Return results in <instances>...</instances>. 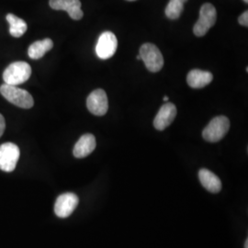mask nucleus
Instances as JSON below:
<instances>
[{"mask_svg":"<svg viewBox=\"0 0 248 248\" xmlns=\"http://www.w3.org/2000/svg\"><path fill=\"white\" fill-rule=\"evenodd\" d=\"M177 116V108L173 104L168 102L160 108L158 113L154 120V126L158 131H164L174 122Z\"/></svg>","mask_w":248,"mask_h":248,"instance_id":"10","label":"nucleus"},{"mask_svg":"<svg viewBox=\"0 0 248 248\" xmlns=\"http://www.w3.org/2000/svg\"><path fill=\"white\" fill-rule=\"evenodd\" d=\"M79 202L78 197L68 192L59 196L54 204V213L59 218H67L76 210Z\"/></svg>","mask_w":248,"mask_h":248,"instance_id":"7","label":"nucleus"},{"mask_svg":"<svg viewBox=\"0 0 248 248\" xmlns=\"http://www.w3.org/2000/svg\"><path fill=\"white\" fill-rule=\"evenodd\" d=\"M146 68L150 72H159L164 66V58L159 49L153 44H144L140 48V54Z\"/></svg>","mask_w":248,"mask_h":248,"instance_id":"5","label":"nucleus"},{"mask_svg":"<svg viewBox=\"0 0 248 248\" xmlns=\"http://www.w3.org/2000/svg\"><path fill=\"white\" fill-rule=\"evenodd\" d=\"M127 1H135V0H127Z\"/></svg>","mask_w":248,"mask_h":248,"instance_id":"24","label":"nucleus"},{"mask_svg":"<svg viewBox=\"0 0 248 248\" xmlns=\"http://www.w3.org/2000/svg\"><path fill=\"white\" fill-rule=\"evenodd\" d=\"M53 47V41L51 39H45L43 41H37L29 47L28 54L29 56L33 59L37 60L42 58L45 53L52 50Z\"/></svg>","mask_w":248,"mask_h":248,"instance_id":"15","label":"nucleus"},{"mask_svg":"<svg viewBox=\"0 0 248 248\" xmlns=\"http://www.w3.org/2000/svg\"><path fill=\"white\" fill-rule=\"evenodd\" d=\"M118 47L116 36L110 31L101 33L96 46V53L100 59H108L114 55Z\"/></svg>","mask_w":248,"mask_h":248,"instance_id":"8","label":"nucleus"},{"mask_svg":"<svg viewBox=\"0 0 248 248\" xmlns=\"http://www.w3.org/2000/svg\"><path fill=\"white\" fill-rule=\"evenodd\" d=\"M217 12L211 3H205L200 9V18L193 28V32L197 37L205 35L209 30L215 24Z\"/></svg>","mask_w":248,"mask_h":248,"instance_id":"4","label":"nucleus"},{"mask_svg":"<svg viewBox=\"0 0 248 248\" xmlns=\"http://www.w3.org/2000/svg\"><path fill=\"white\" fill-rule=\"evenodd\" d=\"M97 145L96 138L93 134L87 133L82 135L79 140L76 143L73 154L77 158H84L89 155L93 151L95 150Z\"/></svg>","mask_w":248,"mask_h":248,"instance_id":"12","label":"nucleus"},{"mask_svg":"<svg viewBox=\"0 0 248 248\" xmlns=\"http://www.w3.org/2000/svg\"><path fill=\"white\" fill-rule=\"evenodd\" d=\"M137 60H141V56L140 55H137Z\"/></svg>","mask_w":248,"mask_h":248,"instance_id":"22","label":"nucleus"},{"mask_svg":"<svg viewBox=\"0 0 248 248\" xmlns=\"http://www.w3.org/2000/svg\"><path fill=\"white\" fill-rule=\"evenodd\" d=\"M7 20L9 23V33L15 38H19L26 32L27 23L22 19L18 18L14 14H8Z\"/></svg>","mask_w":248,"mask_h":248,"instance_id":"16","label":"nucleus"},{"mask_svg":"<svg viewBox=\"0 0 248 248\" xmlns=\"http://www.w3.org/2000/svg\"><path fill=\"white\" fill-rule=\"evenodd\" d=\"M1 95L10 103L22 108H31L34 105L32 96L24 89H18L17 86L2 85L0 87Z\"/></svg>","mask_w":248,"mask_h":248,"instance_id":"1","label":"nucleus"},{"mask_svg":"<svg viewBox=\"0 0 248 248\" xmlns=\"http://www.w3.org/2000/svg\"><path fill=\"white\" fill-rule=\"evenodd\" d=\"M230 129V121L225 116H218L213 118L202 132L204 140L209 142L221 141Z\"/></svg>","mask_w":248,"mask_h":248,"instance_id":"3","label":"nucleus"},{"mask_svg":"<svg viewBox=\"0 0 248 248\" xmlns=\"http://www.w3.org/2000/svg\"><path fill=\"white\" fill-rule=\"evenodd\" d=\"M87 107L89 111L94 115H105L108 109L106 92L103 89L94 90L88 97Z\"/></svg>","mask_w":248,"mask_h":248,"instance_id":"9","label":"nucleus"},{"mask_svg":"<svg viewBox=\"0 0 248 248\" xmlns=\"http://www.w3.org/2000/svg\"><path fill=\"white\" fill-rule=\"evenodd\" d=\"M19 155V148L15 143L5 142L0 145V169L5 172H12L16 169Z\"/></svg>","mask_w":248,"mask_h":248,"instance_id":"6","label":"nucleus"},{"mask_svg":"<svg viewBox=\"0 0 248 248\" xmlns=\"http://www.w3.org/2000/svg\"><path fill=\"white\" fill-rule=\"evenodd\" d=\"M49 5L54 10L66 11L74 20H79L84 16L80 0H50Z\"/></svg>","mask_w":248,"mask_h":248,"instance_id":"11","label":"nucleus"},{"mask_svg":"<svg viewBox=\"0 0 248 248\" xmlns=\"http://www.w3.org/2000/svg\"><path fill=\"white\" fill-rule=\"evenodd\" d=\"M238 21H239L240 24L242 25V26L248 27V11H245L241 16H240L239 18H238Z\"/></svg>","mask_w":248,"mask_h":248,"instance_id":"18","label":"nucleus"},{"mask_svg":"<svg viewBox=\"0 0 248 248\" xmlns=\"http://www.w3.org/2000/svg\"><path fill=\"white\" fill-rule=\"evenodd\" d=\"M187 0H169L166 8V16L170 19H177L184 10V4Z\"/></svg>","mask_w":248,"mask_h":248,"instance_id":"17","label":"nucleus"},{"mask_svg":"<svg viewBox=\"0 0 248 248\" xmlns=\"http://www.w3.org/2000/svg\"><path fill=\"white\" fill-rule=\"evenodd\" d=\"M245 248H248V239L246 240V243H245Z\"/></svg>","mask_w":248,"mask_h":248,"instance_id":"20","label":"nucleus"},{"mask_svg":"<svg viewBox=\"0 0 248 248\" xmlns=\"http://www.w3.org/2000/svg\"><path fill=\"white\" fill-rule=\"evenodd\" d=\"M31 75V67L26 62H14L10 63L3 73L5 84L17 86L30 78Z\"/></svg>","mask_w":248,"mask_h":248,"instance_id":"2","label":"nucleus"},{"mask_svg":"<svg viewBox=\"0 0 248 248\" xmlns=\"http://www.w3.org/2000/svg\"><path fill=\"white\" fill-rule=\"evenodd\" d=\"M199 178L202 185L212 193H218L222 189V181L212 171L202 169L199 171Z\"/></svg>","mask_w":248,"mask_h":248,"instance_id":"14","label":"nucleus"},{"mask_svg":"<svg viewBox=\"0 0 248 248\" xmlns=\"http://www.w3.org/2000/svg\"><path fill=\"white\" fill-rule=\"evenodd\" d=\"M6 129V122L5 119L2 114H0V137L3 135V133L5 132Z\"/></svg>","mask_w":248,"mask_h":248,"instance_id":"19","label":"nucleus"},{"mask_svg":"<svg viewBox=\"0 0 248 248\" xmlns=\"http://www.w3.org/2000/svg\"><path fill=\"white\" fill-rule=\"evenodd\" d=\"M164 100H165V101H168V100H169V97H168V96H165V97H164Z\"/></svg>","mask_w":248,"mask_h":248,"instance_id":"21","label":"nucleus"},{"mask_svg":"<svg viewBox=\"0 0 248 248\" xmlns=\"http://www.w3.org/2000/svg\"><path fill=\"white\" fill-rule=\"evenodd\" d=\"M244 1H245V2H246V3H248V0H244Z\"/></svg>","mask_w":248,"mask_h":248,"instance_id":"23","label":"nucleus"},{"mask_svg":"<svg viewBox=\"0 0 248 248\" xmlns=\"http://www.w3.org/2000/svg\"><path fill=\"white\" fill-rule=\"evenodd\" d=\"M213 79L211 72L202 71L200 69H193L187 74L186 82L190 88L202 89L208 86Z\"/></svg>","mask_w":248,"mask_h":248,"instance_id":"13","label":"nucleus"}]
</instances>
